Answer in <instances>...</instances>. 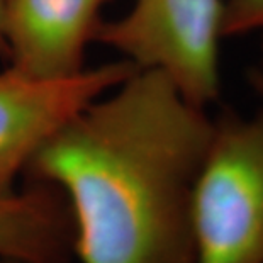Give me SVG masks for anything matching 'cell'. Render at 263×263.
Listing matches in <instances>:
<instances>
[{"instance_id":"9c48e42d","label":"cell","mask_w":263,"mask_h":263,"mask_svg":"<svg viewBox=\"0 0 263 263\" xmlns=\"http://www.w3.org/2000/svg\"><path fill=\"white\" fill-rule=\"evenodd\" d=\"M0 57H7V46H5V0H0Z\"/></svg>"},{"instance_id":"7a4b0ae2","label":"cell","mask_w":263,"mask_h":263,"mask_svg":"<svg viewBox=\"0 0 263 263\" xmlns=\"http://www.w3.org/2000/svg\"><path fill=\"white\" fill-rule=\"evenodd\" d=\"M190 226L192 263H263V107L214 119Z\"/></svg>"},{"instance_id":"52a82bcc","label":"cell","mask_w":263,"mask_h":263,"mask_svg":"<svg viewBox=\"0 0 263 263\" xmlns=\"http://www.w3.org/2000/svg\"><path fill=\"white\" fill-rule=\"evenodd\" d=\"M222 34L236 37L261 32L263 34V0H222Z\"/></svg>"},{"instance_id":"8992f818","label":"cell","mask_w":263,"mask_h":263,"mask_svg":"<svg viewBox=\"0 0 263 263\" xmlns=\"http://www.w3.org/2000/svg\"><path fill=\"white\" fill-rule=\"evenodd\" d=\"M73 253V224L57 189L34 183L0 195V256L26 263H66Z\"/></svg>"},{"instance_id":"3957f363","label":"cell","mask_w":263,"mask_h":263,"mask_svg":"<svg viewBox=\"0 0 263 263\" xmlns=\"http://www.w3.org/2000/svg\"><path fill=\"white\" fill-rule=\"evenodd\" d=\"M222 14V0H134L122 17L100 22L95 41L165 73L205 109L221 93Z\"/></svg>"},{"instance_id":"ba28073f","label":"cell","mask_w":263,"mask_h":263,"mask_svg":"<svg viewBox=\"0 0 263 263\" xmlns=\"http://www.w3.org/2000/svg\"><path fill=\"white\" fill-rule=\"evenodd\" d=\"M248 80L251 83V87L256 90V93H258L260 97L263 99V61L260 65H256V66H253V68L250 70Z\"/></svg>"},{"instance_id":"30bf717a","label":"cell","mask_w":263,"mask_h":263,"mask_svg":"<svg viewBox=\"0 0 263 263\" xmlns=\"http://www.w3.org/2000/svg\"><path fill=\"white\" fill-rule=\"evenodd\" d=\"M0 263H26V261L15 260V258H9V256H0Z\"/></svg>"},{"instance_id":"5b68a950","label":"cell","mask_w":263,"mask_h":263,"mask_svg":"<svg viewBox=\"0 0 263 263\" xmlns=\"http://www.w3.org/2000/svg\"><path fill=\"white\" fill-rule=\"evenodd\" d=\"M107 0H5V46L10 68L43 80L85 70V49Z\"/></svg>"},{"instance_id":"6da1fadb","label":"cell","mask_w":263,"mask_h":263,"mask_svg":"<svg viewBox=\"0 0 263 263\" xmlns=\"http://www.w3.org/2000/svg\"><path fill=\"white\" fill-rule=\"evenodd\" d=\"M212 129L165 73L138 68L61 126L24 175L63 194L82 263H192V194Z\"/></svg>"},{"instance_id":"277c9868","label":"cell","mask_w":263,"mask_h":263,"mask_svg":"<svg viewBox=\"0 0 263 263\" xmlns=\"http://www.w3.org/2000/svg\"><path fill=\"white\" fill-rule=\"evenodd\" d=\"M129 60L43 80L9 68L0 73V195L12 194L36 151L71 117L136 71Z\"/></svg>"}]
</instances>
